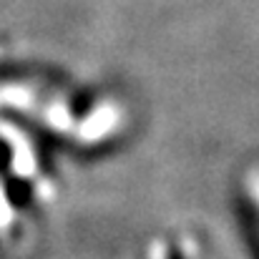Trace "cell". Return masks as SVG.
<instances>
[{
    "label": "cell",
    "mask_w": 259,
    "mask_h": 259,
    "mask_svg": "<svg viewBox=\"0 0 259 259\" xmlns=\"http://www.w3.org/2000/svg\"><path fill=\"white\" fill-rule=\"evenodd\" d=\"M169 259H184V257H181V252H179L176 247H171V252H169Z\"/></svg>",
    "instance_id": "6da1fadb"
}]
</instances>
